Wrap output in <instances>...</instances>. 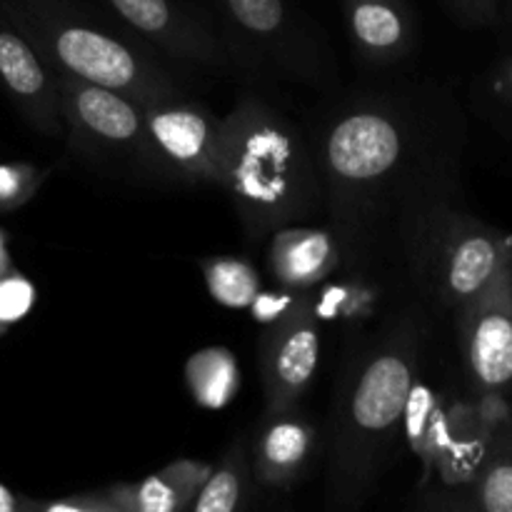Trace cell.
I'll use <instances>...</instances> for the list:
<instances>
[{
	"mask_svg": "<svg viewBox=\"0 0 512 512\" xmlns=\"http://www.w3.org/2000/svg\"><path fill=\"white\" fill-rule=\"evenodd\" d=\"M185 380L203 408H223L238 393V363L225 348L200 350L185 365Z\"/></svg>",
	"mask_w": 512,
	"mask_h": 512,
	"instance_id": "ac0fdd59",
	"label": "cell"
},
{
	"mask_svg": "<svg viewBox=\"0 0 512 512\" xmlns=\"http://www.w3.org/2000/svg\"><path fill=\"white\" fill-rule=\"evenodd\" d=\"M35 303V288L30 280L18 275L15 270L0 275V338L30 313Z\"/></svg>",
	"mask_w": 512,
	"mask_h": 512,
	"instance_id": "44dd1931",
	"label": "cell"
},
{
	"mask_svg": "<svg viewBox=\"0 0 512 512\" xmlns=\"http://www.w3.org/2000/svg\"><path fill=\"white\" fill-rule=\"evenodd\" d=\"M458 333L465 368L485 395L512 388V253L478 295L460 305Z\"/></svg>",
	"mask_w": 512,
	"mask_h": 512,
	"instance_id": "30bf717a",
	"label": "cell"
},
{
	"mask_svg": "<svg viewBox=\"0 0 512 512\" xmlns=\"http://www.w3.org/2000/svg\"><path fill=\"white\" fill-rule=\"evenodd\" d=\"M35 510L40 512H113L108 500H105L103 490H88V493L68 495L63 500H53V503H35Z\"/></svg>",
	"mask_w": 512,
	"mask_h": 512,
	"instance_id": "603a6c76",
	"label": "cell"
},
{
	"mask_svg": "<svg viewBox=\"0 0 512 512\" xmlns=\"http://www.w3.org/2000/svg\"><path fill=\"white\" fill-rule=\"evenodd\" d=\"M323 210L355 260L373 243L388 210L413 183L428 155L418 115L390 95H360L340 105L310 138Z\"/></svg>",
	"mask_w": 512,
	"mask_h": 512,
	"instance_id": "6da1fadb",
	"label": "cell"
},
{
	"mask_svg": "<svg viewBox=\"0 0 512 512\" xmlns=\"http://www.w3.org/2000/svg\"><path fill=\"white\" fill-rule=\"evenodd\" d=\"M45 170L35 165H0V210H13L28 203L45 180Z\"/></svg>",
	"mask_w": 512,
	"mask_h": 512,
	"instance_id": "7402d4cb",
	"label": "cell"
},
{
	"mask_svg": "<svg viewBox=\"0 0 512 512\" xmlns=\"http://www.w3.org/2000/svg\"><path fill=\"white\" fill-rule=\"evenodd\" d=\"M0 88L35 133L63 138L58 78L28 35L0 8Z\"/></svg>",
	"mask_w": 512,
	"mask_h": 512,
	"instance_id": "7c38bea8",
	"label": "cell"
},
{
	"mask_svg": "<svg viewBox=\"0 0 512 512\" xmlns=\"http://www.w3.org/2000/svg\"><path fill=\"white\" fill-rule=\"evenodd\" d=\"M33 510H35V500L20 498V495H15L13 490H8L3 483H0V512H33Z\"/></svg>",
	"mask_w": 512,
	"mask_h": 512,
	"instance_id": "d4e9b609",
	"label": "cell"
},
{
	"mask_svg": "<svg viewBox=\"0 0 512 512\" xmlns=\"http://www.w3.org/2000/svg\"><path fill=\"white\" fill-rule=\"evenodd\" d=\"M475 505L485 512H512V448L485 460L475 480Z\"/></svg>",
	"mask_w": 512,
	"mask_h": 512,
	"instance_id": "ffe728a7",
	"label": "cell"
},
{
	"mask_svg": "<svg viewBox=\"0 0 512 512\" xmlns=\"http://www.w3.org/2000/svg\"><path fill=\"white\" fill-rule=\"evenodd\" d=\"M58 78L63 138L73 153L98 165L130 168L158 178L150 160L143 105L73 75Z\"/></svg>",
	"mask_w": 512,
	"mask_h": 512,
	"instance_id": "8992f818",
	"label": "cell"
},
{
	"mask_svg": "<svg viewBox=\"0 0 512 512\" xmlns=\"http://www.w3.org/2000/svg\"><path fill=\"white\" fill-rule=\"evenodd\" d=\"M218 165L250 240L323 213L310 138L260 95L245 93L223 118Z\"/></svg>",
	"mask_w": 512,
	"mask_h": 512,
	"instance_id": "3957f363",
	"label": "cell"
},
{
	"mask_svg": "<svg viewBox=\"0 0 512 512\" xmlns=\"http://www.w3.org/2000/svg\"><path fill=\"white\" fill-rule=\"evenodd\" d=\"M265 413L298 408L320 358L318 308L300 290L295 303L273 320L260 345Z\"/></svg>",
	"mask_w": 512,
	"mask_h": 512,
	"instance_id": "8fae6325",
	"label": "cell"
},
{
	"mask_svg": "<svg viewBox=\"0 0 512 512\" xmlns=\"http://www.w3.org/2000/svg\"><path fill=\"white\" fill-rule=\"evenodd\" d=\"M343 245L333 228L285 225L275 230L268 248V268L288 290H310L338 270Z\"/></svg>",
	"mask_w": 512,
	"mask_h": 512,
	"instance_id": "9a60e30c",
	"label": "cell"
},
{
	"mask_svg": "<svg viewBox=\"0 0 512 512\" xmlns=\"http://www.w3.org/2000/svg\"><path fill=\"white\" fill-rule=\"evenodd\" d=\"M8 270H13V268H10L8 250H5V238H3V233H0V275L8 273Z\"/></svg>",
	"mask_w": 512,
	"mask_h": 512,
	"instance_id": "4316f807",
	"label": "cell"
},
{
	"mask_svg": "<svg viewBox=\"0 0 512 512\" xmlns=\"http://www.w3.org/2000/svg\"><path fill=\"white\" fill-rule=\"evenodd\" d=\"M318 430L298 408L265 413L250 443L253 478L265 488H288L300 480L313 460Z\"/></svg>",
	"mask_w": 512,
	"mask_h": 512,
	"instance_id": "5bb4252c",
	"label": "cell"
},
{
	"mask_svg": "<svg viewBox=\"0 0 512 512\" xmlns=\"http://www.w3.org/2000/svg\"><path fill=\"white\" fill-rule=\"evenodd\" d=\"M512 253V240L460 208L445 210L410 260L413 278L445 308L478 295Z\"/></svg>",
	"mask_w": 512,
	"mask_h": 512,
	"instance_id": "52a82bcc",
	"label": "cell"
},
{
	"mask_svg": "<svg viewBox=\"0 0 512 512\" xmlns=\"http://www.w3.org/2000/svg\"><path fill=\"white\" fill-rule=\"evenodd\" d=\"M420 355L423 325L418 315L403 313L370 348L360 350L345 373L330 420L325 483L330 510H355L373 495L418 383Z\"/></svg>",
	"mask_w": 512,
	"mask_h": 512,
	"instance_id": "7a4b0ae2",
	"label": "cell"
},
{
	"mask_svg": "<svg viewBox=\"0 0 512 512\" xmlns=\"http://www.w3.org/2000/svg\"><path fill=\"white\" fill-rule=\"evenodd\" d=\"M55 75L123 93L135 103L180 98L183 88L153 45L88 0H0Z\"/></svg>",
	"mask_w": 512,
	"mask_h": 512,
	"instance_id": "277c9868",
	"label": "cell"
},
{
	"mask_svg": "<svg viewBox=\"0 0 512 512\" xmlns=\"http://www.w3.org/2000/svg\"><path fill=\"white\" fill-rule=\"evenodd\" d=\"M143 118L150 160L158 178L188 185H218L223 118L183 95L143 105Z\"/></svg>",
	"mask_w": 512,
	"mask_h": 512,
	"instance_id": "9c48e42d",
	"label": "cell"
},
{
	"mask_svg": "<svg viewBox=\"0 0 512 512\" xmlns=\"http://www.w3.org/2000/svg\"><path fill=\"white\" fill-rule=\"evenodd\" d=\"M498 90L505 95V98L512 100V60L503 65V70L498 73Z\"/></svg>",
	"mask_w": 512,
	"mask_h": 512,
	"instance_id": "484cf974",
	"label": "cell"
},
{
	"mask_svg": "<svg viewBox=\"0 0 512 512\" xmlns=\"http://www.w3.org/2000/svg\"><path fill=\"white\" fill-rule=\"evenodd\" d=\"M210 470V463L185 458L138 483H115L100 490L113 512H183L190 510Z\"/></svg>",
	"mask_w": 512,
	"mask_h": 512,
	"instance_id": "2e32d148",
	"label": "cell"
},
{
	"mask_svg": "<svg viewBox=\"0 0 512 512\" xmlns=\"http://www.w3.org/2000/svg\"><path fill=\"white\" fill-rule=\"evenodd\" d=\"M253 475L250 465V443L245 435H238L223 453L218 465H213L208 480L195 495L190 510L193 512H235L248 495V483Z\"/></svg>",
	"mask_w": 512,
	"mask_h": 512,
	"instance_id": "e0dca14e",
	"label": "cell"
},
{
	"mask_svg": "<svg viewBox=\"0 0 512 512\" xmlns=\"http://www.w3.org/2000/svg\"><path fill=\"white\" fill-rule=\"evenodd\" d=\"M225 38L245 68H270L305 85L333 83L335 65L323 35L290 0H213Z\"/></svg>",
	"mask_w": 512,
	"mask_h": 512,
	"instance_id": "5b68a950",
	"label": "cell"
},
{
	"mask_svg": "<svg viewBox=\"0 0 512 512\" xmlns=\"http://www.w3.org/2000/svg\"><path fill=\"white\" fill-rule=\"evenodd\" d=\"M350 43L370 65H395L418 43V13L410 0H343Z\"/></svg>",
	"mask_w": 512,
	"mask_h": 512,
	"instance_id": "4fadbf2b",
	"label": "cell"
},
{
	"mask_svg": "<svg viewBox=\"0 0 512 512\" xmlns=\"http://www.w3.org/2000/svg\"><path fill=\"white\" fill-rule=\"evenodd\" d=\"M445 3L470 25H488L498 15V0H445Z\"/></svg>",
	"mask_w": 512,
	"mask_h": 512,
	"instance_id": "cb8c5ba5",
	"label": "cell"
},
{
	"mask_svg": "<svg viewBox=\"0 0 512 512\" xmlns=\"http://www.w3.org/2000/svg\"><path fill=\"white\" fill-rule=\"evenodd\" d=\"M203 268L205 285L210 298L218 300L225 308H250L260 295V278L250 263L240 258H205Z\"/></svg>",
	"mask_w": 512,
	"mask_h": 512,
	"instance_id": "d6986e66",
	"label": "cell"
},
{
	"mask_svg": "<svg viewBox=\"0 0 512 512\" xmlns=\"http://www.w3.org/2000/svg\"><path fill=\"white\" fill-rule=\"evenodd\" d=\"M125 28L190 68L248 70L213 20L188 0H100Z\"/></svg>",
	"mask_w": 512,
	"mask_h": 512,
	"instance_id": "ba28073f",
	"label": "cell"
}]
</instances>
